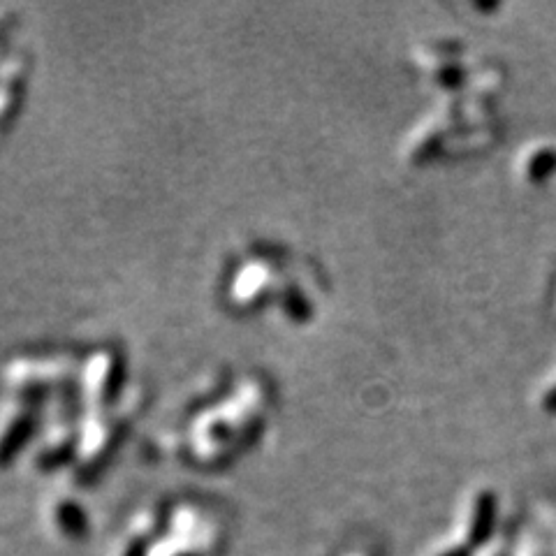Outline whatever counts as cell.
<instances>
[{
  "label": "cell",
  "instance_id": "ba28073f",
  "mask_svg": "<svg viewBox=\"0 0 556 556\" xmlns=\"http://www.w3.org/2000/svg\"><path fill=\"white\" fill-rule=\"evenodd\" d=\"M348 556H369L367 552H353V554H348Z\"/></svg>",
  "mask_w": 556,
  "mask_h": 556
},
{
  "label": "cell",
  "instance_id": "5b68a950",
  "mask_svg": "<svg viewBox=\"0 0 556 556\" xmlns=\"http://www.w3.org/2000/svg\"><path fill=\"white\" fill-rule=\"evenodd\" d=\"M156 538L158 519L149 512V515L137 517L135 522L121 533V538L116 540V545L109 550L107 556H149Z\"/></svg>",
  "mask_w": 556,
  "mask_h": 556
},
{
  "label": "cell",
  "instance_id": "9c48e42d",
  "mask_svg": "<svg viewBox=\"0 0 556 556\" xmlns=\"http://www.w3.org/2000/svg\"><path fill=\"white\" fill-rule=\"evenodd\" d=\"M554 311H556V304H554Z\"/></svg>",
  "mask_w": 556,
  "mask_h": 556
},
{
  "label": "cell",
  "instance_id": "277c9868",
  "mask_svg": "<svg viewBox=\"0 0 556 556\" xmlns=\"http://www.w3.org/2000/svg\"><path fill=\"white\" fill-rule=\"evenodd\" d=\"M517 179L522 184L540 186L556 174V146L547 142H533L524 146L515 160Z\"/></svg>",
  "mask_w": 556,
  "mask_h": 556
},
{
  "label": "cell",
  "instance_id": "8992f818",
  "mask_svg": "<svg viewBox=\"0 0 556 556\" xmlns=\"http://www.w3.org/2000/svg\"><path fill=\"white\" fill-rule=\"evenodd\" d=\"M494 517V496L487 489H475L466 496L462 506V524L464 531L471 536H482L489 529Z\"/></svg>",
  "mask_w": 556,
  "mask_h": 556
},
{
  "label": "cell",
  "instance_id": "6da1fadb",
  "mask_svg": "<svg viewBox=\"0 0 556 556\" xmlns=\"http://www.w3.org/2000/svg\"><path fill=\"white\" fill-rule=\"evenodd\" d=\"M221 543V526L202 515L200 508L184 506L174 512L170 529L156 538L149 556H214Z\"/></svg>",
  "mask_w": 556,
  "mask_h": 556
},
{
  "label": "cell",
  "instance_id": "3957f363",
  "mask_svg": "<svg viewBox=\"0 0 556 556\" xmlns=\"http://www.w3.org/2000/svg\"><path fill=\"white\" fill-rule=\"evenodd\" d=\"M45 524L51 531V536L58 540H68V543L84 540L86 533H89V517H86L84 508L79 506L77 499L63 494L49 499L45 508Z\"/></svg>",
  "mask_w": 556,
  "mask_h": 556
},
{
  "label": "cell",
  "instance_id": "52a82bcc",
  "mask_svg": "<svg viewBox=\"0 0 556 556\" xmlns=\"http://www.w3.org/2000/svg\"><path fill=\"white\" fill-rule=\"evenodd\" d=\"M536 406L547 415H556V367L540 383L536 392Z\"/></svg>",
  "mask_w": 556,
  "mask_h": 556
},
{
  "label": "cell",
  "instance_id": "7a4b0ae2",
  "mask_svg": "<svg viewBox=\"0 0 556 556\" xmlns=\"http://www.w3.org/2000/svg\"><path fill=\"white\" fill-rule=\"evenodd\" d=\"M452 119H455V112H436L417 123L411 137L406 139V146H404L406 158L415 165L434 158L438 149L445 144V139H448Z\"/></svg>",
  "mask_w": 556,
  "mask_h": 556
}]
</instances>
